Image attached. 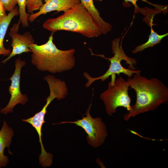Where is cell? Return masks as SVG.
<instances>
[{
	"mask_svg": "<svg viewBox=\"0 0 168 168\" xmlns=\"http://www.w3.org/2000/svg\"><path fill=\"white\" fill-rule=\"evenodd\" d=\"M129 85L127 81L120 77L113 85L109 83L107 90L100 96L105 105L107 113L110 115L116 112L119 107L126 108L128 111L131 109V99L128 95Z\"/></svg>",
	"mask_w": 168,
	"mask_h": 168,
	"instance_id": "cell-5",
	"label": "cell"
},
{
	"mask_svg": "<svg viewBox=\"0 0 168 168\" xmlns=\"http://www.w3.org/2000/svg\"><path fill=\"white\" fill-rule=\"evenodd\" d=\"M53 33L47 42L41 45L32 43L29 47L31 51V63L39 71L52 73L72 69L75 66V49H58L53 42Z\"/></svg>",
	"mask_w": 168,
	"mask_h": 168,
	"instance_id": "cell-2",
	"label": "cell"
},
{
	"mask_svg": "<svg viewBox=\"0 0 168 168\" xmlns=\"http://www.w3.org/2000/svg\"><path fill=\"white\" fill-rule=\"evenodd\" d=\"M152 26L151 25V33L147 41L142 44L136 46L132 51L133 54H135L142 51L146 49L153 47L155 45L160 43L162 39L168 35L167 33L162 35H158L153 30Z\"/></svg>",
	"mask_w": 168,
	"mask_h": 168,
	"instance_id": "cell-14",
	"label": "cell"
},
{
	"mask_svg": "<svg viewBox=\"0 0 168 168\" xmlns=\"http://www.w3.org/2000/svg\"><path fill=\"white\" fill-rule=\"evenodd\" d=\"M18 6V11L19 13V20L24 27H28L29 26L28 20L29 14L26 11V5L27 0H16Z\"/></svg>",
	"mask_w": 168,
	"mask_h": 168,
	"instance_id": "cell-15",
	"label": "cell"
},
{
	"mask_svg": "<svg viewBox=\"0 0 168 168\" xmlns=\"http://www.w3.org/2000/svg\"><path fill=\"white\" fill-rule=\"evenodd\" d=\"M141 0L143 2H148L149 4H152L146 0ZM138 1V0H124V2L123 3V4L124 5V6H126L127 7V4L128 3V2H131L134 6L135 8V10H136L137 11V10H139L140 8L138 7L137 3V2Z\"/></svg>",
	"mask_w": 168,
	"mask_h": 168,
	"instance_id": "cell-18",
	"label": "cell"
},
{
	"mask_svg": "<svg viewBox=\"0 0 168 168\" xmlns=\"http://www.w3.org/2000/svg\"><path fill=\"white\" fill-rule=\"evenodd\" d=\"M57 97V95L55 93L50 91L49 95L46 99V103L41 110L35 114L32 117L26 119H22L23 121L31 124L38 134L41 147V153L39 157V163L44 168L51 165L53 156L50 153H47L44 148L42 140V128L43 124L46 122L44 118L47 112V108L50 103Z\"/></svg>",
	"mask_w": 168,
	"mask_h": 168,
	"instance_id": "cell-7",
	"label": "cell"
},
{
	"mask_svg": "<svg viewBox=\"0 0 168 168\" xmlns=\"http://www.w3.org/2000/svg\"><path fill=\"white\" fill-rule=\"evenodd\" d=\"M44 2L39 11L29 14L28 20L30 22L34 21L41 15L54 11L64 12L81 3L80 0H45Z\"/></svg>",
	"mask_w": 168,
	"mask_h": 168,
	"instance_id": "cell-10",
	"label": "cell"
},
{
	"mask_svg": "<svg viewBox=\"0 0 168 168\" xmlns=\"http://www.w3.org/2000/svg\"><path fill=\"white\" fill-rule=\"evenodd\" d=\"M6 11L2 3L0 1V24L5 19L7 15L6 13Z\"/></svg>",
	"mask_w": 168,
	"mask_h": 168,
	"instance_id": "cell-19",
	"label": "cell"
},
{
	"mask_svg": "<svg viewBox=\"0 0 168 168\" xmlns=\"http://www.w3.org/2000/svg\"><path fill=\"white\" fill-rule=\"evenodd\" d=\"M26 64L25 61L21 60L19 58L15 60V71L9 79L11 81L8 89L9 93L11 95V98L7 106L1 109L0 113L2 114L6 115L8 113H12L16 105L19 103L25 105L28 100L26 95L22 94L20 88L21 70Z\"/></svg>",
	"mask_w": 168,
	"mask_h": 168,
	"instance_id": "cell-8",
	"label": "cell"
},
{
	"mask_svg": "<svg viewBox=\"0 0 168 168\" xmlns=\"http://www.w3.org/2000/svg\"><path fill=\"white\" fill-rule=\"evenodd\" d=\"M6 11H12L17 4L16 0H0Z\"/></svg>",
	"mask_w": 168,
	"mask_h": 168,
	"instance_id": "cell-17",
	"label": "cell"
},
{
	"mask_svg": "<svg viewBox=\"0 0 168 168\" xmlns=\"http://www.w3.org/2000/svg\"><path fill=\"white\" fill-rule=\"evenodd\" d=\"M20 21L14 24L10 28L9 34L12 38L11 46L12 48L10 54L2 63H5L13 57L23 53L31 52L29 47V45L34 43V40L29 32H26L21 34L18 33Z\"/></svg>",
	"mask_w": 168,
	"mask_h": 168,
	"instance_id": "cell-9",
	"label": "cell"
},
{
	"mask_svg": "<svg viewBox=\"0 0 168 168\" xmlns=\"http://www.w3.org/2000/svg\"><path fill=\"white\" fill-rule=\"evenodd\" d=\"M43 4L42 0H27L26 7L27 12L33 13L34 12L39 10Z\"/></svg>",
	"mask_w": 168,
	"mask_h": 168,
	"instance_id": "cell-16",
	"label": "cell"
},
{
	"mask_svg": "<svg viewBox=\"0 0 168 168\" xmlns=\"http://www.w3.org/2000/svg\"><path fill=\"white\" fill-rule=\"evenodd\" d=\"M43 26L53 34L64 30L78 33L89 38L97 37L102 34L90 13L81 3L56 18L47 20Z\"/></svg>",
	"mask_w": 168,
	"mask_h": 168,
	"instance_id": "cell-3",
	"label": "cell"
},
{
	"mask_svg": "<svg viewBox=\"0 0 168 168\" xmlns=\"http://www.w3.org/2000/svg\"><path fill=\"white\" fill-rule=\"evenodd\" d=\"M127 81L129 86L135 91L136 100L134 105H131L130 110L124 115L126 121L141 113L157 110L160 105L168 101V88L157 78L149 79L135 74Z\"/></svg>",
	"mask_w": 168,
	"mask_h": 168,
	"instance_id": "cell-1",
	"label": "cell"
},
{
	"mask_svg": "<svg viewBox=\"0 0 168 168\" xmlns=\"http://www.w3.org/2000/svg\"><path fill=\"white\" fill-rule=\"evenodd\" d=\"M80 1L90 13L102 34L105 35L111 31L112 26L100 17V13L96 7L93 0H80Z\"/></svg>",
	"mask_w": 168,
	"mask_h": 168,
	"instance_id": "cell-12",
	"label": "cell"
},
{
	"mask_svg": "<svg viewBox=\"0 0 168 168\" xmlns=\"http://www.w3.org/2000/svg\"><path fill=\"white\" fill-rule=\"evenodd\" d=\"M14 135L13 129L4 120L0 131V168L6 167L9 162L7 156L4 155V150L6 147L9 149Z\"/></svg>",
	"mask_w": 168,
	"mask_h": 168,
	"instance_id": "cell-11",
	"label": "cell"
},
{
	"mask_svg": "<svg viewBox=\"0 0 168 168\" xmlns=\"http://www.w3.org/2000/svg\"><path fill=\"white\" fill-rule=\"evenodd\" d=\"M120 38L114 39L112 42L111 49L114 55L111 58H106L103 55L101 57L108 59L110 64L109 68L102 76L93 77L90 76L86 72H85L83 74L88 80L85 86L88 87L95 81L100 80L104 81L109 77L111 76V80L109 84L112 85L115 81L116 75L123 73L129 77H132L133 74H140L141 71L135 70L133 66L137 64V61L135 58L128 56L122 49L120 44Z\"/></svg>",
	"mask_w": 168,
	"mask_h": 168,
	"instance_id": "cell-4",
	"label": "cell"
},
{
	"mask_svg": "<svg viewBox=\"0 0 168 168\" xmlns=\"http://www.w3.org/2000/svg\"><path fill=\"white\" fill-rule=\"evenodd\" d=\"M91 103L86 110V116L77 121H64L57 124L64 123L74 124L81 127L87 134V140L88 144L92 147L96 148L101 145L104 142L107 135L106 126L100 117L93 118L90 114Z\"/></svg>",
	"mask_w": 168,
	"mask_h": 168,
	"instance_id": "cell-6",
	"label": "cell"
},
{
	"mask_svg": "<svg viewBox=\"0 0 168 168\" xmlns=\"http://www.w3.org/2000/svg\"><path fill=\"white\" fill-rule=\"evenodd\" d=\"M19 14L18 7H15L12 11L9 12L6 18L0 24V55L8 56L11 53L10 49H7L4 47V40L7 28L12 20L14 17Z\"/></svg>",
	"mask_w": 168,
	"mask_h": 168,
	"instance_id": "cell-13",
	"label": "cell"
}]
</instances>
